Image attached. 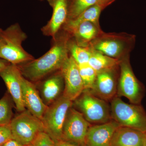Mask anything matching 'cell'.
Masks as SVG:
<instances>
[{
	"mask_svg": "<svg viewBox=\"0 0 146 146\" xmlns=\"http://www.w3.org/2000/svg\"><path fill=\"white\" fill-rule=\"evenodd\" d=\"M47 77L41 83L40 95L45 104L49 106L63 95L65 85L60 70Z\"/></svg>",
	"mask_w": 146,
	"mask_h": 146,
	"instance_id": "2e32d148",
	"label": "cell"
},
{
	"mask_svg": "<svg viewBox=\"0 0 146 146\" xmlns=\"http://www.w3.org/2000/svg\"><path fill=\"white\" fill-rule=\"evenodd\" d=\"M13 139L10 123L0 126V145H2L6 142Z\"/></svg>",
	"mask_w": 146,
	"mask_h": 146,
	"instance_id": "484cf974",
	"label": "cell"
},
{
	"mask_svg": "<svg viewBox=\"0 0 146 146\" xmlns=\"http://www.w3.org/2000/svg\"><path fill=\"white\" fill-rule=\"evenodd\" d=\"M2 146H24L18 141L12 139L6 142Z\"/></svg>",
	"mask_w": 146,
	"mask_h": 146,
	"instance_id": "f1b7e54d",
	"label": "cell"
},
{
	"mask_svg": "<svg viewBox=\"0 0 146 146\" xmlns=\"http://www.w3.org/2000/svg\"><path fill=\"white\" fill-rule=\"evenodd\" d=\"M3 29L0 28V53H1V48L2 43V33Z\"/></svg>",
	"mask_w": 146,
	"mask_h": 146,
	"instance_id": "4dcf8cb0",
	"label": "cell"
},
{
	"mask_svg": "<svg viewBox=\"0 0 146 146\" xmlns=\"http://www.w3.org/2000/svg\"><path fill=\"white\" fill-rule=\"evenodd\" d=\"M92 52L88 64L97 72L119 66L120 60L109 57L91 48Z\"/></svg>",
	"mask_w": 146,
	"mask_h": 146,
	"instance_id": "ffe728a7",
	"label": "cell"
},
{
	"mask_svg": "<svg viewBox=\"0 0 146 146\" xmlns=\"http://www.w3.org/2000/svg\"><path fill=\"white\" fill-rule=\"evenodd\" d=\"M24 146H33L32 145H25Z\"/></svg>",
	"mask_w": 146,
	"mask_h": 146,
	"instance_id": "d6a6232c",
	"label": "cell"
},
{
	"mask_svg": "<svg viewBox=\"0 0 146 146\" xmlns=\"http://www.w3.org/2000/svg\"><path fill=\"white\" fill-rule=\"evenodd\" d=\"M0 76L5 83L17 110L19 112L25 110L22 94L23 76L17 65L10 63L0 72Z\"/></svg>",
	"mask_w": 146,
	"mask_h": 146,
	"instance_id": "7c38bea8",
	"label": "cell"
},
{
	"mask_svg": "<svg viewBox=\"0 0 146 146\" xmlns=\"http://www.w3.org/2000/svg\"><path fill=\"white\" fill-rule=\"evenodd\" d=\"M103 10L98 4L94 5L76 18L66 21L61 29L70 34L80 24L83 22L89 21L100 25V16Z\"/></svg>",
	"mask_w": 146,
	"mask_h": 146,
	"instance_id": "d6986e66",
	"label": "cell"
},
{
	"mask_svg": "<svg viewBox=\"0 0 146 146\" xmlns=\"http://www.w3.org/2000/svg\"><path fill=\"white\" fill-rule=\"evenodd\" d=\"M31 145L33 146H55L54 141L45 131L39 133Z\"/></svg>",
	"mask_w": 146,
	"mask_h": 146,
	"instance_id": "d4e9b609",
	"label": "cell"
},
{
	"mask_svg": "<svg viewBox=\"0 0 146 146\" xmlns=\"http://www.w3.org/2000/svg\"><path fill=\"white\" fill-rule=\"evenodd\" d=\"M116 0H98V4L102 7L103 9L114 3Z\"/></svg>",
	"mask_w": 146,
	"mask_h": 146,
	"instance_id": "83f0119b",
	"label": "cell"
},
{
	"mask_svg": "<svg viewBox=\"0 0 146 146\" xmlns=\"http://www.w3.org/2000/svg\"><path fill=\"white\" fill-rule=\"evenodd\" d=\"M52 9L51 18L41 29L45 36L53 37L61 29L68 16V0H47Z\"/></svg>",
	"mask_w": 146,
	"mask_h": 146,
	"instance_id": "5bb4252c",
	"label": "cell"
},
{
	"mask_svg": "<svg viewBox=\"0 0 146 146\" xmlns=\"http://www.w3.org/2000/svg\"><path fill=\"white\" fill-rule=\"evenodd\" d=\"M73 101L62 95L51 104L48 106L42 119L45 132L54 141L61 140L63 125Z\"/></svg>",
	"mask_w": 146,
	"mask_h": 146,
	"instance_id": "ba28073f",
	"label": "cell"
},
{
	"mask_svg": "<svg viewBox=\"0 0 146 146\" xmlns=\"http://www.w3.org/2000/svg\"><path fill=\"white\" fill-rule=\"evenodd\" d=\"M13 118L10 123L13 139L23 145H31L37 135L45 131L42 120L26 109Z\"/></svg>",
	"mask_w": 146,
	"mask_h": 146,
	"instance_id": "52a82bcc",
	"label": "cell"
},
{
	"mask_svg": "<svg viewBox=\"0 0 146 146\" xmlns=\"http://www.w3.org/2000/svg\"><path fill=\"white\" fill-rule=\"evenodd\" d=\"M98 3V0H68L67 21L76 18L87 9Z\"/></svg>",
	"mask_w": 146,
	"mask_h": 146,
	"instance_id": "7402d4cb",
	"label": "cell"
},
{
	"mask_svg": "<svg viewBox=\"0 0 146 146\" xmlns=\"http://www.w3.org/2000/svg\"><path fill=\"white\" fill-rule=\"evenodd\" d=\"M119 73V66L98 72L92 88L86 90L106 101H111L117 97Z\"/></svg>",
	"mask_w": 146,
	"mask_h": 146,
	"instance_id": "30bf717a",
	"label": "cell"
},
{
	"mask_svg": "<svg viewBox=\"0 0 146 146\" xmlns=\"http://www.w3.org/2000/svg\"><path fill=\"white\" fill-rule=\"evenodd\" d=\"M78 66L84 90H89L94 85L96 78L97 72L88 63L78 65Z\"/></svg>",
	"mask_w": 146,
	"mask_h": 146,
	"instance_id": "603a6c76",
	"label": "cell"
},
{
	"mask_svg": "<svg viewBox=\"0 0 146 146\" xmlns=\"http://www.w3.org/2000/svg\"><path fill=\"white\" fill-rule=\"evenodd\" d=\"M54 143L55 146H83L72 143L63 140L55 141Z\"/></svg>",
	"mask_w": 146,
	"mask_h": 146,
	"instance_id": "4316f807",
	"label": "cell"
},
{
	"mask_svg": "<svg viewBox=\"0 0 146 146\" xmlns=\"http://www.w3.org/2000/svg\"><path fill=\"white\" fill-rule=\"evenodd\" d=\"M22 88L23 101L26 109L42 120L48 106L42 100L35 85L23 76Z\"/></svg>",
	"mask_w": 146,
	"mask_h": 146,
	"instance_id": "9a60e30c",
	"label": "cell"
},
{
	"mask_svg": "<svg viewBox=\"0 0 146 146\" xmlns=\"http://www.w3.org/2000/svg\"><path fill=\"white\" fill-rule=\"evenodd\" d=\"M91 125L81 112L72 106L66 116L61 140L79 145H85L87 132Z\"/></svg>",
	"mask_w": 146,
	"mask_h": 146,
	"instance_id": "9c48e42d",
	"label": "cell"
},
{
	"mask_svg": "<svg viewBox=\"0 0 146 146\" xmlns=\"http://www.w3.org/2000/svg\"><path fill=\"white\" fill-rule=\"evenodd\" d=\"M39 1H44V0H39Z\"/></svg>",
	"mask_w": 146,
	"mask_h": 146,
	"instance_id": "836d02e7",
	"label": "cell"
},
{
	"mask_svg": "<svg viewBox=\"0 0 146 146\" xmlns=\"http://www.w3.org/2000/svg\"><path fill=\"white\" fill-rule=\"evenodd\" d=\"M69 33L61 29L52 37L51 47L41 57L17 65L25 78L32 82H39L59 70L69 56Z\"/></svg>",
	"mask_w": 146,
	"mask_h": 146,
	"instance_id": "6da1fadb",
	"label": "cell"
},
{
	"mask_svg": "<svg viewBox=\"0 0 146 146\" xmlns=\"http://www.w3.org/2000/svg\"><path fill=\"white\" fill-rule=\"evenodd\" d=\"M72 107L81 112L91 125L104 123L111 120L110 106L107 102L86 90L73 102Z\"/></svg>",
	"mask_w": 146,
	"mask_h": 146,
	"instance_id": "5b68a950",
	"label": "cell"
},
{
	"mask_svg": "<svg viewBox=\"0 0 146 146\" xmlns=\"http://www.w3.org/2000/svg\"><path fill=\"white\" fill-rule=\"evenodd\" d=\"M111 119L120 126L136 129L146 134V112L141 104H128L115 97L110 101Z\"/></svg>",
	"mask_w": 146,
	"mask_h": 146,
	"instance_id": "277c9868",
	"label": "cell"
},
{
	"mask_svg": "<svg viewBox=\"0 0 146 146\" xmlns=\"http://www.w3.org/2000/svg\"><path fill=\"white\" fill-rule=\"evenodd\" d=\"M143 146H146V135L145 140H144V143L143 145Z\"/></svg>",
	"mask_w": 146,
	"mask_h": 146,
	"instance_id": "1f68e13d",
	"label": "cell"
},
{
	"mask_svg": "<svg viewBox=\"0 0 146 146\" xmlns=\"http://www.w3.org/2000/svg\"><path fill=\"white\" fill-rule=\"evenodd\" d=\"M102 32L100 25L87 21L80 24L70 35L78 46L87 47Z\"/></svg>",
	"mask_w": 146,
	"mask_h": 146,
	"instance_id": "ac0fdd59",
	"label": "cell"
},
{
	"mask_svg": "<svg viewBox=\"0 0 146 146\" xmlns=\"http://www.w3.org/2000/svg\"><path fill=\"white\" fill-rule=\"evenodd\" d=\"M2 146V145H0V146Z\"/></svg>",
	"mask_w": 146,
	"mask_h": 146,
	"instance_id": "e575fe53",
	"label": "cell"
},
{
	"mask_svg": "<svg viewBox=\"0 0 146 146\" xmlns=\"http://www.w3.org/2000/svg\"><path fill=\"white\" fill-rule=\"evenodd\" d=\"M117 97H125L131 103L141 104L144 97L143 85L136 77L130 62V55L120 60Z\"/></svg>",
	"mask_w": 146,
	"mask_h": 146,
	"instance_id": "8992f818",
	"label": "cell"
},
{
	"mask_svg": "<svg viewBox=\"0 0 146 146\" xmlns=\"http://www.w3.org/2000/svg\"><path fill=\"white\" fill-rule=\"evenodd\" d=\"M68 46L69 54L78 65L88 63L92 52L91 47L78 46L72 37L68 41Z\"/></svg>",
	"mask_w": 146,
	"mask_h": 146,
	"instance_id": "44dd1931",
	"label": "cell"
},
{
	"mask_svg": "<svg viewBox=\"0 0 146 146\" xmlns=\"http://www.w3.org/2000/svg\"><path fill=\"white\" fill-rule=\"evenodd\" d=\"M136 36L126 33L102 32L89 46L107 56L121 60L130 55L134 48Z\"/></svg>",
	"mask_w": 146,
	"mask_h": 146,
	"instance_id": "7a4b0ae2",
	"label": "cell"
},
{
	"mask_svg": "<svg viewBox=\"0 0 146 146\" xmlns=\"http://www.w3.org/2000/svg\"><path fill=\"white\" fill-rule=\"evenodd\" d=\"M146 135L136 129L120 126L113 135L111 146H143Z\"/></svg>",
	"mask_w": 146,
	"mask_h": 146,
	"instance_id": "e0dca14e",
	"label": "cell"
},
{
	"mask_svg": "<svg viewBox=\"0 0 146 146\" xmlns=\"http://www.w3.org/2000/svg\"><path fill=\"white\" fill-rule=\"evenodd\" d=\"M60 70L65 85L63 95L73 102L84 91L78 65L69 55Z\"/></svg>",
	"mask_w": 146,
	"mask_h": 146,
	"instance_id": "8fae6325",
	"label": "cell"
},
{
	"mask_svg": "<svg viewBox=\"0 0 146 146\" xmlns=\"http://www.w3.org/2000/svg\"><path fill=\"white\" fill-rule=\"evenodd\" d=\"M10 64V63L8 61L0 58V72Z\"/></svg>",
	"mask_w": 146,
	"mask_h": 146,
	"instance_id": "f546056e",
	"label": "cell"
},
{
	"mask_svg": "<svg viewBox=\"0 0 146 146\" xmlns=\"http://www.w3.org/2000/svg\"><path fill=\"white\" fill-rule=\"evenodd\" d=\"M0 58L11 64L18 65L33 60L34 58L22 46L27 35L18 23L3 30Z\"/></svg>",
	"mask_w": 146,
	"mask_h": 146,
	"instance_id": "3957f363",
	"label": "cell"
},
{
	"mask_svg": "<svg viewBox=\"0 0 146 146\" xmlns=\"http://www.w3.org/2000/svg\"><path fill=\"white\" fill-rule=\"evenodd\" d=\"M120 126L111 119L101 124L91 125L86 135V146H111V141L115 131Z\"/></svg>",
	"mask_w": 146,
	"mask_h": 146,
	"instance_id": "4fadbf2b",
	"label": "cell"
},
{
	"mask_svg": "<svg viewBox=\"0 0 146 146\" xmlns=\"http://www.w3.org/2000/svg\"><path fill=\"white\" fill-rule=\"evenodd\" d=\"M12 106L7 96L0 100V126L9 124L12 119Z\"/></svg>",
	"mask_w": 146,
	"mask_h": 146,
	"instance_id": "cb8c5ba5",
	"label": "cell"
}]
</instances>
